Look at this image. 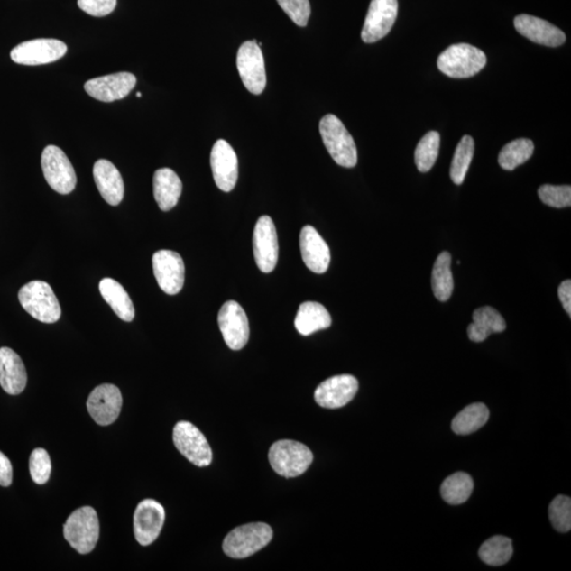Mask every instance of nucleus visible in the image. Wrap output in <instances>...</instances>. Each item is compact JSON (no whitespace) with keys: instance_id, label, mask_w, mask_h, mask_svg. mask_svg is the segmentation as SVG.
I'll use <instances>...</instances> for the list:
<instances>
[{"instance_id":"1","label":"nucleus","mask_w":571,"mask_h":571,"mask_svg":"<svg viewBox=\"0 0 571 571\" xmlns=\"http://www.w3.org/2000/svg\"><path fill=\"white\" fill-rule=\"evenodd\" d=\"M320 133L327 150L340 167L352 169L358 163V152L352 134L336 115L328 114L320 122Z\"/></svg>"},{"instance_id":"2","label":"nucleus","mask_w":571,"mask_h":571,"mask_svg":"<svg viewBox=\"0 0 571 571\" xmlns=\"http://www.w3.org/2000/svg\"><path fill=\"white\" fill-rule=\"evenodd\" d=\"M487 64V57L481 49L469 44L447 48L439 55L438 69L453 78H468L481 72Z\"/></svg>"},{"instance_id":"3","label":"nucleus","mask_w":571,"mask_h":571,"mask_svg":"<svg viewBox=\"0 0 571 571\" xmlns=\"http://www.w3.org/2000/svg\"><path fill=\"white\" fill-rule=\"evenodd\" d=\"M23 309L41 323L58 322L61 316L59 299L46 281H33L24 285L18 293Z\"/></svg>"},{"instance_id":"4","label":"nucleus","mask_w":571,"mask_h":571,"mask_svg":"<svg viewBox=\"0 0 571 571\" xmlns=\"http://www.w3.org/2000/svg\"><path fill=\"white\" fill-rule=\"evenodd\" d=\"M269 462L279 475L298 477L309 470L313 454L309 447L296 440H280L270 447Z\"/></svg>"},{"instance_id":"5","label":"nucleus","mask_w":571,"mask_h":571,"mask_svg":"<svg viewBox=\"0 0 571 571\" xmlns=\"http://www.w3.org/2000/svg\"><path fill=\"white\" fill-rule=\"evenodd\" d=\"M64 537L78 554L95 549L100 537L99 518L94 508L85 506L73 512L64 525Z\"/></svg>"},{"instance_id":"6","label":"nucleus","mask_w":571,"mask_h":571,"mask_svg":"<svg viewBox=\"0 0 571 571\" xmlns=\"http://www.w3.org/2000/svg\"><path fill=\"white\" fill-rule=\"evenodd\" d=\"M272 528L265 523H251L235 528L226 537L223 548L232 558H245L272 542Z\"/></svg>"},{"instance_id":"7","label":"nucleus","mask_w":571,"mask_h":571,"mask_svg":"<svg viewBox=\"0 0 571 571\" xmlns=\"http://www.w3.org/2000/svg\"><path fill=\"white\" fill-rule=\"evenodd\" d=\"M41 169L45 180L55 192L69 195L77 186L76 170L58 146L49 145L41 153Z\"/></svg>"},{"instance_id":"8","label":"nucleus","mask_w":571,"mask_h":571,"mask_svg":"<svg viewBox=\"0 0 571 571\" xmlns=\"http://www.w3.org/2000/svg\"><path fill=\"white\" fill-rule=\"evenodd\" d=\"M237 69L242 81L251 94L261 95L266 88L265 60L255 40L248 41L239 48Z\"/></svg>"},{"instance_id":"9","label":"nucleus","mask_w":571,"mask_h":571,"mask_svg":"<svg viewBox=\"0 0 571 571\" xmlns=\"http://www.w3.org/2000/svg\"><path fill=\"white\" fill-rule=\"evenodd\" d=\"M174 444L189 462L198 466L210 465L213 453L210 445L193 423L188 421L178 422L173 432Z\"/></svg>"},{"instance_id":"10","label":"nucleus","mask_w":571,"mask_h":571,"mask_svg":"<svg viewBox=\"0 0 571 571\" xmlns=\"http://www.w3.org/2000/svg\"><path fill=\"white\" fill-rule=\"evenodd\" d=\"M218 325L224 340L233 351H241L249 341L248 317L235 300H228L218 313Z\"/></svg>"},{"instance_id":"11","label":"nucleus","mask_w":571,"mask_h":571,"mask_svg":"<svg viewBox=\"0 0 571 571\" xmlns=\"http://www.w3.org/2000/svg\"><path fill=\"white\" fill-rule=\"evenodd\" d=\"M67 46L63 41L52 39H38L22 42L11 51V59L16 64L38 66L53 63L63 58Z\"/></svg>"},{"instance_id":"12","label":"nucleus","mask_w":571,"mask_h":571,"mask_svg":"<svg viewBox=\"0 0 571 571\" xmlns=\"http://www.w3.org/2000/svg\"><path fill=\"white\" fill-rule=\"evenodd\" d=\"M152 270L159 287L169 296H175L182 290L186 267L182 257L177 252H156L152 256Z\"/></svg>"},{"instance_id":"13","label":"nucleus","mask_w":571,"mask_h":571,"mask_svg":"<svg viewBox=\"0 0 571 571\" xmlns=\"http://www.w3.org/2000/svg\"><path fill=\"white\" fill-rule=\"evenodd\" d=\"M398 15V0H372L361 38L373 44L391 32Z\"/></svg>"},{"instance_id":"14","label":"nucleus","mask_w":571,"mask_h":571,"mask_svg":"<svg viewBox=\"0 0 571 571\" xmlns=\"http://www.w3.org/2000/svg\"><path fill=\"white\" fill-rule=\"evenodd\" d=\"M253 250L257 267L263 273L272 272L279 260V241L273 220L262 216L253 233Z\"/></svg>"},{"instance_id":"15","label":"nucleus","mask_w":571,"mask_h":571,"mask_svg":"<svg viewBox=\"0 0 571 571\" xmlns=\"http://www.w3.org/2000/svg\"><path fill=\"white\" fill-rule=\"evenodd\" d=\"M165 511L155 500L141 502L134 515V537L140 545L149 546L156 541L162 530Z\"/></svg>"},{"instance_id":"16","label":"nucleus","mask_w":571,"mask_h":571,"mask_svg":"<svg viewBox=\"0 0 571 571\" xmlns=\"http://www.w3.org/2000/svg\"><path fill=\"white\" fill-rule=\"evenodd\" d=\"M137 84V78L130 72H118L101 78L89 79L84 85L85 91L101 102H114L124 99Z\"/></svg>"},{"instance_id":"17","label":"nucleus","mask_w":571,"mask_h":571,"mask_svg":"<svg viewBox=\"0 0 571 571\" xmlns=\"http://www.w3.org/2000/svg\"><path fill=\"white\" fill-rule=\"evenodd\" d=\"M359 389L352 374H339L325 380L315 391L316 402L325 409H339L353 401Z\"/></svg>"},{"instance_id":"18","label":"nucleus","mask_w":571,"mask_h":571,"mask_svg":"<svg viewBox=\"0 0 571 571\" xmlns=\"http://www.w3.org/2000/svg\"><path fill=\"white\" fill-rule=\"evenodd\" d=\"M123 398L114 384L97 386L88 397L87 410L97 425H112L121 413Z\"/></svg>"},{"instance_id":"19","label":"nucleus","mask_w":571,"mask_h":571,"mask_svg":"<svg viewBox=\"0 0 571 571\" xmlns=\"http://www.w3.org/2000/svg\"><path fill=\"white\" fill-rule=\"evenodd\" d=\"M211 168L215 183L229 193L235 188L238 178V161L235 150L226 140L219 139L211 152Z\"/></svg>"},{"instance_id":"20","label":"nucleus","mask_w":571,"mask_h":571,"mask_svg":"<svg viewBox=\"0 0 571 571\" xmlns=\"http://www.w3.org/2000/svg\"><path fill=\"white\" fill-rule=\"evenodd\" d=\"M514 27L520 34L536 44L558 47L566 41L562 30L536 16L519 15L515 17Z\"/></svg>"},{"instance_id":"21","label":"nucleus","mask_w":571,"mask_h":571,"mask_svg":"<svg viewBox=\"0 0 571 571\" xmlns=\"http://www.w3.org/2000/svg\"><path fill=\"white\" fill-rule=\"evenodd\" d=\"M300 253L310 272L322 274L327 272L330 263V250L318 232L306 226L299 235Z\"/></svg>"},{"instance_id":"22","label":"nucleus","mask_w":571,"mask_h":571,"mask_svg":"<svg viewBox=\"0 0 571 571\" xmlns=\"http://www.w3.org/2000/svg\"><path fill=\"white\" fill-rule=\"evenodd\" d=\"M27 371L23 362L9 347L0 348V385L9 395H20L26 389Z\"/></svg>"},{"instance_id":"23","label":"nucleus","mask_w":571,"mask_h":571,"mask_svg":"<svg viewBox=\"0 0 571 571\" xmlns=\"http://www.w3.org/2000/svg\"><path fill=\"white\" fill-rule=\"evenodd\" d=\"M94 177L97 189L110 206H119L124 198V182L115 165L101 159L95 163Z\"/></svg>"},{"instance_id":"24","label":"nucleus","mask_w":571,"mask_h":571,"mask_svg":"<svg viewBox=\"0 0 571 571\" xmlns=\"http://www.w3.org/2000/svg\"><path fill=\"white\" fill-rule=\"evenodd\" d=\"M182 193V182L173 170L164 168L153 175V196L161 210L174 208Z\"/></svg>"},{"instance_id":"25","label":"nucleus","mask_w":571,"mask_h":571,"mask_svg":"<svg viewBox=\"0 0 571 571\" xmlns=\"http://www.w3.org/2000/svg\"><path fill=\"white\" fill-rule=\"evenodd\" d=\"M506 329V322L501 313L493 307L486 306L473 312V323L469 325V339L481 343L493 334L502 333Z\"/></svg>"},{"instance_id":"26","label":"nucleus","mask_w":571,"mask_h":571,"mask_svg":"<svg viewBox=\"0 0 571 571\" xmlns=\"http://www.w3.org/2000/svg\"><path fill=\"white\" fill-rule=\"evenodd\" d=\"M294 325L300 335L309 336L330 327L331 317L320 303L305 302L299 306Z\"/></svg>"},{"instance_id":"27","label":"nucleus","mask_w":571,"mask_h":571,"mask_svg":"<svg viewBox=\"0 0 571 571\" xmlns=\"http://www.w3.org/2000/svg\"><path fill=\"white\" fill-rule=\"evenodd\" d=\"M99 290L103 299L112 307L115 315L118 316L121 320L125 322H132L134 320V304L120 282L109 278L103 279L100 281Z\"/></svg>"},{"instance_id":"28","label":"nucleus","mask_w":571,"mask_h":571,"mask_svg":"<svg viewBox=\"0 0 571 571\" xmlns=\"http://www.w3.org/2000/svg\"><path fill=\"white\" fill-rule=\"evenodd\" d=\"M451 254L442 252L434 263L432 272V288L436 299L440 302H447L454 290V280L451 272Z\"/></svg>"},{"instance_id":"29","label":"nucleus","mask_w":571,"mask_h":571,"mask_svg":"<svg viewBox=\"0 0 571 571\" xmlns=\"http://www.w3.org/2000/svg\"><path fill=\"white\" fill-rule=\"evenodd\" d=\"M489 415L488 408L483 403L468 405L453 419V432L457 435L474 433L486 425Z\"/></svg>"},{"instance_id":"30","label":"nucleus","mask_w":571,"mask_h":571,"mask_svg":"<svg viewBox=\"0 0 571 571\" xmlns=\"http://www.w3.org/2000/svg\"><path fill=\"white\" fill-rule=\"evenodd\" d=\"M474 483L466 473L457 472L442 483L440 489L442 499L450 505H460L469 500Z\"/></svg>"},{"instance_id":"31","label":"nucleus","mask_w":571,"mask_h":571,"mask_svg":"<svg viewBox=\"0 0 571 571\" xmlns=\"http://www.w3.org/2000/svg\"><path fill=\"white\" fill-rule=\"evenodd\" d=\"M534 144L530 139H517L502 147L499 155L502 169L513 170L524 164L533 155Z\"/></svg>"},{"instance_id":"32","label":"nucleus","mask_w":571,"mask_h":571,"mask_svg":"<svg viewBox=\"0 0 571 571\" xmlns=\"http://www.w3.org/2000/svg\"><path fill=\"white\" fill-rule=\"evenodd\" d=\"M513 555V545L511 539L495 536L484 542L480 548L482 561L491 566H501L511 560Z\"/></svg>"},{"instance_id":"33","label":"nucleus","mask_w":571,"mask_h":571,"mask_svg":"<svg viewBox=\"0 0 571 571\" xmlns=\"http://www.w3.org/2000/svg\"><path fill=\"white\" fill-rule=\"evenodd\" d=\"M473 155H474V140L470 136H464L454 153L450 176L454 183L462 184L468 173Z\"/></svg>"},{"instance_id":"34","label":"nucleus","mask_w":571,"mask_h":571,"mask_svg":"<svg viewBox=\"0 0 571 571\" xmlns=\"http://www.w3.org/2000/svg\"><path fill=\"white\" fill-rule=\"evenodd\" d=\"M440 147V134L429 132L423 137L415 151V163L421 173H428L437 161Z\"/></svg>"},{"instance_id":"35","label":"nucleus","mask_w":571,"mask_h":571,"mask_svg":"<svg viewBox=\"0 0 571 571\" xmlns=\"http://www.w3.org/2000/svg\"><path fill=\"white\" fill-rule=\"evenodd\" d=\"M549 519L557 531L568 532L571 530V500L567 496L558 495L550 503Z\"/></svg>"},{"instance_id":"36","label":"nucleus","mask_w":571,"mask_h":571,"mask_svg":"<svg viewBox=\"0 0 571 571\" xmlns=\"http://www.w3.org/2000/svg\"><path fill=\"white\" fill-rule=\"evenodd\" d=\"M29 469L34 483L46 484L51 474V460L48 452L41 447L35 449L30 456Z\"/></svg>"},{"instance_id":"37","label":"nucleus","mask_w":571,"mask_h":571,"mask_svg":"<svg viewBox=\"0 0 571 571\" xmlns=\"http://www.w3.org/2000/svg\"><path fill=\"white\" fill-rule=\"evenodd\" d=\"M539 198L543 204L552 207H569L571 206V188L570 186L544 184L539 189Z\"/></svg>"},{"instance_id":"38","label":"nucleus","mask_w":571,"mask_h":571,"mask_svg":"<svg viewBox=\"0 0 571 571\" xmlns=\"http://www.w3.org/2000/svg\"><path fill=\"white\" fill-rule=\"evenodd\" d=\"M280 7L299 27H306L309 23L311 8L309 0H276Z\"/></svg>"},{"instance_id":"39","label":"nucleus","mask_w":571,"mask_h":571,"mask_svg":"<svg viewBox=\"0 0 571 571\" xmlns=\"http://www.w3.org/2000/svg\"><path fill=\"white\" fill-rule=\"evenodd\" d=\"M79 9L91 16H106L115 9L116 0H78Z\"/></svg>"},{"instance_id":"40","label":"nucleus","mask_w":571,"mask_h":571,"mask_svg":"<svg viewBox=\"0 0 571 571\" xmlns=\"http://www.w3.org/2000/svg\"><path fill=\"white\" fill-rule=\"evenodd\" d=\"M14 480V468L10 459L0 452V486L9 487Z\"/></svg>"},{"instance_id":"41","label":"nucleus","mask_w":571,"mask_h":571,"mask_svg":"<svg viewBox=\"0 0 571 571\" xmlns=\"http://www.w3.org/2000/svg\"><path fill=\"white\" fill-rule=\"evenodd\" d=\"M558 298H560L563 309L571 317V281L566 280L558 287Z\"/></svg>"},{"instance_id":"42","label":"nucleus","mask_w":571,"mask_h":571,"mask_svg":"<svg viewBox=\"0 0 571 571\" xmlns=\"http://www.w3.org/2000/svg\"><path fill=\"white\" fill-rule=\"evenodd\" d=\"M141 96H143V94H141V92H137V97H141Z\"/></svg>"}]
</instances>
